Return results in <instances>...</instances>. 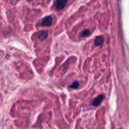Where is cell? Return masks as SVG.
Listing matches in <instances>:
<instances>
[{"instance_id": "obj_1", "label": "cell", "mask_w": 129, "mask_h": 129, "mask_svg": "<svg viewBox=\"0 0 129 129\" xmlns=\"http://www.w3.org/2000/svg\"><path fill=\"white\" fill-rule=\"evenodd\" d=\"M52 24V17L50 16V15L43 18L39 22V25L43 26V27H49V26H51Z\"/></svg>"}, {"instance_id": "obj_6", "label": "cell", "mask_w": 129, "mask_h": 129, "mask_svg": "<svg viewBox=\"0 0 129 129\" xmlns=\"http://www.w3.org/2000/svg\"><path fill=\"white\" fill-rule=\"evenodd\" d=\"M80 86V84L78 81H75L74 83H72L71 85H70V88L72 89H78Z\"/></svg>"}, {"instance_id": "obj_2", "label": "cell", "mask_w": 129, "mask_h": 129, "mask_svg": "<svg viewBox=\"0 0 129 129\" xmlns=\"http://www.w3.org/2000/svg\"><path fill=\"white\" fill-rule=\"evenodd\" d=\"M68 0H56L54 6L57 10H61L66 6Z\"/></svg>"}, {"instance_id": "obj_5", "label": "cell", "mask_w": 129, "mask_h": 129, "mask_svg": "<svg viewBox=\"0 0 129 129\" xmlns=\"http://www.w3.org/2000/svg\"><path fill=\"white\" fill-rule=\"evenodd\" d=\"M103 43H104V39L101 36L96 37V38L95 39V44H96V46H101L103 44Z\"/></svg>"}, {"instance_id": "obj_7", "label": "cell", "mask_w": 129, "mask_h": 129, "mask_svg": "<svg viewBox=\"0 0 129 129\" xmlns=\"http://www.w3.org/2000/svg\"><path fill=\"white\" fill-rule=\"evenodd\" d=\"M90 34V31H89V30H84L81 34V37H87V36H89Z\"/></svg>"}, {"instance_id": "obj_4", "label": "cell", "mask_w": 129, "mask_h": 129, "mask_svg": "<svg viewBox=\"0 0 129 129\" xmlns=\"http://www.w3.org/2000/svg\"><path fill=\"white\" fill-rule=\"evenodd\" d=\"M48 36V32L46 31V30H42L40 32L38 33V38L40 40H45Z\"/></svg>"}, {"instance_id": "obj_3", "label": "cell", "mask_w": 129, "mask_h": 129, "mask_svg": "<svg viewBox=\"0 0 129 129\" xmlns=\"http://www.w3.org/2000/svg\"><path fill=\"white\" fill-rule=\"evenodd\" d=\"M104 97H105V96H104L103 94H101V95L98 96L97 97H96V98L93 100V102H92V106H95V107L99 106L102 103V102H103Z\"/></svg>"}, {"instance_id": "obj_8", "label": "cell", "mask_w": 129, "mask_h": 129, "mask_svg": "<svg viewBox=\"0 0 129 129\" xmlns=\"http://www.w3.org/2000/svg\"><path fill=\"white\" fill-rule=\"evenodd\" d=\"M27 1H31V0H27Z\"/></svg>"}, {"instance_id": "obj_9", "label": "cell", "mask_w": 129, "mask_h": 129, "mask_svg": "<svg viewBox=\"0 0 129 129\" xmlns=\"http://www.w3.org/2000/svg\"><path fill=\"white\" fill-rule=\"evenodd\" d=\"M119 129H121V128H119Z\"/></svg>"}]
</instances>
